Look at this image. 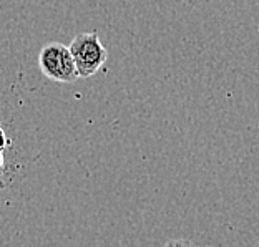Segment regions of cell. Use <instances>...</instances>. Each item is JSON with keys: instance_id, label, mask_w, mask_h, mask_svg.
<instances>
[{"instance_id": "5", "label": "cell", "mask_w": 259, "mask_h": 247, "mask_svg": "<svg viewBox=\"0 0 259 247\" xmlns=\"http://www.w3.org/2000/svg\"><path fill=\"white\" fill-rule=\"evenodd\" d=\"M4 187H5V184H4V181H2V179H0V189H4Z\"/></svg>"}, {"instance_id": "2", "label": "cell", "mask_w": 259, "mask_h": 247, "mask_svg": "<svg viewBox=\"0 0 259 247\" xmlns=\"http://www.w3.org/2000/svg\"><path fill=\"white\" fill-rule=\"evenodd\" d=\"M68 48L72 52L80 78H90L107 63L108 52L100 42L97 32L76 35Z\"/></svg>"}, {"instance_id": "3", "label": "cell", "mask_w": 259, "mask_h": 247, "mask_svg": "<svg viewBox=\"0 0 259 247\" xmlns=\"http://www.w3.org/2000/svg\"><path fill=\"white\" fill-rule=\"evenodd\" d=\"M10 144H12V141L9 139L7 133H5V129L0 126V150H7Z\"/></svg>"}, {"instance_id": "4", "label": "cell", "mask_w": 259, "mask_h": 247, "mask_svg": "<svg viewBox=\"0 0 259 247\" xmlns=\"http://www.w3.org/2000/svg\"><path fill=\"white\" fill-rule=\"evenodd\" d=\"M5 164V156H4V150H0V169L4 168Z\"/></svg>"}, {"instance_id": "1", "label": "cell", "mask_w": 259, "mask_h": 247, "mask_svg": "<svg viewBox=\"0 0 259 247\" xmlns=\"http://www.w3.org/2000/svg\"><path fill=\"white\" fill-rule=\"evenodd\" d=\"M38 67L47 78L58 83H73L80 78L72 52L63 43L50 42L44 45L38 54Z\"/></svg>"}]
</instances>
